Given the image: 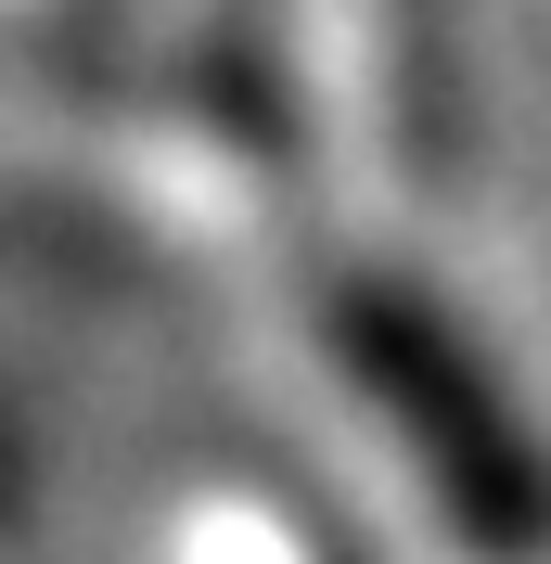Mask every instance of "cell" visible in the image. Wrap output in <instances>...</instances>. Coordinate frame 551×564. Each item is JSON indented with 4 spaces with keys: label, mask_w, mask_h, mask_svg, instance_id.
I'll return each mask as SVG.
<instances>
[{
    "label": "cell",
    "mask_w": 551,
    "mask_h": 564,
    "mask_svg": "<svg viewBox=\"0 0 551 564\" xmlns=\"http://www.w3.org/2000/svg\"><path fill=\"white\" fill-rule=\"evenodd\" d=\"M141 564H372V552H359L295 475H270V462H206V475L168 488Z\"/></svg>",
    "instance_id": "obj_1"
}]
</instances>
